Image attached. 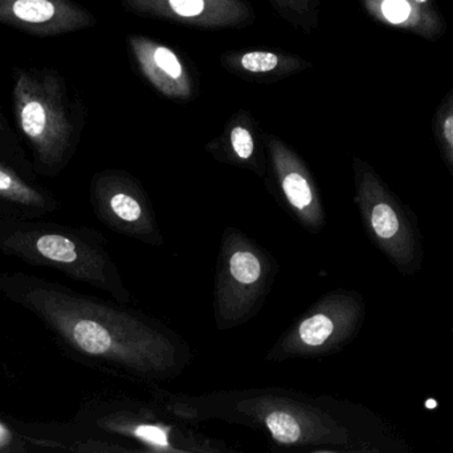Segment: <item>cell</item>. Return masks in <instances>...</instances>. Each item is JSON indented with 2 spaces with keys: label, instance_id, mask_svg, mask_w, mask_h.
<instances>
[{
  "label": "cell",
  "instance_id": "1",
  "mask_svg": "<svg viewBox=\"0 0 453 453\" xmlns=\"http://www.w3.org/2000/svg\"><path fill=\"white\" fill-rule=\"evenodd\" d=\"M0 294L36 318L77 363L121 379L157 385L193 361L188 343L166 324L26 271L0 273Z\"/></svg>",
  "mask_w": 453,
  "mask_h": 453
},
{
  "label": "cell",
  "instance_id": "2",
  "mask_svg": "<svg viewBox=\"0 0 453 453\" xmlns=\"http://www.w3.org/2000/svg\"><path fill=\"white\" fill-rule=\"evenodd\" d=\"M154 401L188 423L220 422L265 433L282 449L309 452H380L372 415L330 396L288 388L223 390L185 395L156 388Z\"/></svg>",
  "mask_w": 453,
  "mask_h": 453
},
{
  "label": "cell",
  "instance_id": "3",
  "mask_svg": "<svg viewBox=\"0 0 453 453\" xmlns=\"http://www.w3.org/2000/svg\"><path fill=\"white\" fill-rule=\"evenodd\" d=\"M0 253L27 265L53 269L106 293L116 302L130 305L134 300L111 257L108 239L89 226L0 215Z\"/></svg>",
  "mask_w": 453,
  "mask_h": 453
},
{
  "label": "cell",
  "instance_id": "4",
  "mask_svg": "<svg viewBox=\"0 0 453 453\" xmlns=\"http://www.w3.org/2000/svg\"><path fill=\"white\" fill-rule=\"evenodd\" d=\"M74 435L93 436L138 444L140 452L225 453L234 452L170 415L157 401L116 395H95L82 402L71 423Z\"/></svg>",
  "mask_w": 453,
  "mask_h": 453
},
{
  "label": "cell",
  "instance_id": "5",
  "mask_svg": "<svg viewBox=\"0 0 453 453\" xmlns=\"http://www.w3.org/2000/svg\"><path fill=\"white\" fill-rule=\"evenodd\" d=\"M16 122L34 157V169L58 177L73 153L74 127L65 88L50 68L21 69L12 90Z\"/></svg>",
  "mask_w": 453,
  "mask_h": 453
},
{
  "label": "cell",
  "instance_id": "6",
  "mask_svg": "<svg viewBox=\"0 0 453 453\" xmlns=\"http://www.w3.org/2000/svg\"><path fill=\"white\" fill-rule=\"evenodd\" d=\"M279 263L269 250L240 229L226 226L215 268L214 321L228 332L252 321L265 305Z\"/></svg>",
  "mask_w": 453,
  "mask_h": 453
},
{
  "label": "cell",
  "instance_id": "7",
  "mask_svg": "<svg viewBox=\"0 0 453 453\" xmlns=\"http://www.w3.org/2000/svg\"><path fill=\"white\" fill-rule=\"evenodd\" d=\"M365 310L364 298L357 292L340 289L327 293L280 335L265 361L282 363L338 353L358 335Z\"/></svg>",
  "mask_w": 453,
  "mask_h": 453
},
{
  "label": "cell",
  "instance_id": "8",
  "mask_svg": "<svg viewBox=\"0 0 453 453\" xmlns=\"http://www.w3.org/2000/svg\"><path fill=\"white\" fill-rule=\"evenodd\" d=\"M354 201L370 241L402 274H417L422 269L423 247L414 213L358 160Z\"/></svg>",
  "mask_w": 453,
  "mask_h": 453
},
{
  "label": "cell",
  "instance_id": "9",
  "mask_svg": "<svg viewBox=\"0 0 453 453\" xmlns=\"http://www.w3.org/2000/svg\"><path fill=\"white\" fill-rule=\"evenodd\" d=\"M89 202L101 223L114 233L150 246L165 239L153 204L137 181L119 172H104L93 177Z\"/></svg>",
  "mask_w": 453,
  "mask_h": 453
},
{
  "label": "cell",
  "instance_id": "10",
  "mask_svg": "<svg viewBox=\"0 0 453 453\" xmlns=\"http://www.w3.org/2000/svg\"><path fill=\"white\" fill-rule=\"evenodd\" d=\"M272 154L281 207L309 233L324 230L326 226L324 202L308 170L282 146H274Z\"/></svg>",
  "mask_w": 453,
  "mask_h": 453
},
{
  "label": "cell",
  "instance_id": "11",
  "mask_svg": "<svg viewBox=\"0 0 453 453\" xmlns=\"http://www.w3.org/2000/svg\"><path fill=\"white\" fill-rule=\"evenodd\" d=\"M90 21L72 0H0V24L35 36H58L84 28Z\"/></svg>",
  "mask_w": 453,
  "mask_h": 453
},
{
  "label": "cell",
  "instance_id": "12",
  "mask_svg": "<svg viewBox=\"0 0 453 453\" xmlns=\"http://www.w3.org/2000/svg\"><path fill=\"white\" fill-rule=\"evenodd\" d=\"M60 209L58 197L7 160L0 159V215L47 217Z\"/></svg>",
  "mask_w": 453,
  "mask_h": 453
},
{
  "label": "cell",
  "instance_id": "13",
  "mask_svg": "<svg viewBox=\"0 0 453 453\" xmlns=\"http://www.w3.org/2000/svg\"><path fill=\"white\" fill-rule=\"evenodd\" d=\"M372 15L378 20L396 28L406 29L426 39L435 40L446 29L433 5H425L417 0H365Z\"/></svg>",
  "mask_w": 453,
  "mask_h": 453
},
{
  "label": "cell",
  "instance_id": "14",
  "mask_svg": "<svg viewBox=\"0 0 453 453\" xmlns=\"http://www.w3.org/2000/svg\"><path fill=\"white\" fill-rule=\"evenodd\" d=\"M65 452V446L34 433L31 422L0 412V453Z\"/></svg>",
  "mask_w": 453,
  "mask_h": 453
},
{
  "label": "cell",
  "instance_id": "15",
  "mask_svg": "<svg viewBox=\"0 0 453 453\" xmlns=\"http://www.w3.org/2000/svg\"><path fill=\"white\" fill-rule=\"evenodd\" d=\"M435 132L444 157L453 170V92L444 98L436 112Z\"/></svg>",
  "mask_w": 453,
  "mask_h": 453
},
{
  "label": "cell",
  "instance_id": "16",
  "mask_svg": "<svg viewBox=\"0 0 453 453\" xmlns=\"http://www.w3.org/2000/svg\"><path fill=\"white\" fill-rule=\"evenodd\" d=\"M231 145L234 156L242 162H250L255 154V141L250 130L236 127L231 132Z\"/></svg>",
  "mask_w": 453,
  "mask_h": 453
},
{
  "label": "cell",
  "instance_id": "17",
  "mask_svg": "<svg viewBox=\"0 0 453 453\" xmlns=\"http://www.w3.org/2000/svg\"><path fill=\"white\" fill-rule=\"evenodd\" d=\"M279 64V58L272 52H250L242 58V66L247 71L264 74L272 71Z\"/></svg>",
  "mask_w": 453,
  "mask_h": 453
},
{
  "label": "cell",
  "instance_id": "18",
  "mask_svg": "<svg viewBox=\"0 0 453 453\" xmlns=\"http://www.w3.org/2000/svg\"><path fill=\"white\" fill-rule=\"evenodd\" d=\"M154 61L157 66L173 79H180L182 76V64L178 60L177 55L166 47H157L154 51Z\"/></svg>",
  "mask_w": 453,
  "mask_h": 453
},
{
  "label": "cell",
  "instance_id": "19",
  "mask_svg": "<svg viewBox=\"0 0 453 453\" xmlns=\"http://www.w3.org/2000/svg\"><path fill=\"white\" fill-rule=\"evenodd\" d=\"M170 4L178 15L185 18H193L204 10V0H170Z\"/></svg>",
  "mask_w": 453,
  "mask_h": 453
},
{
  "label": "cell",
  "instance_id": "20",
  "mask_svg": "<svg viewBox=\"0 0 453 453\" xmlns=\"http://www.w3.org/2000/svg\"><path fill=\"white\" fill-rule=\"evenodd\" d=\"M417 2L420 4L431 5V0H417Z\"/></svg>",
  "mask_w": 453,
  "mask_h": 453
},
{
  "label": "cell",
  "instance_id": "21",
  "mask_svg": "<svg viewBox=\"0 0 453 453\" xmlns=\"http://www.w3.org/2000/svg\"><path fill=\"white\" fill-rule=\"evenodd\" d=\"M3 136V122H2V116H0V140H2Z\"/></svg>",
  "mask_w": 453,
  "mask_h": 453
}]
</instances>
